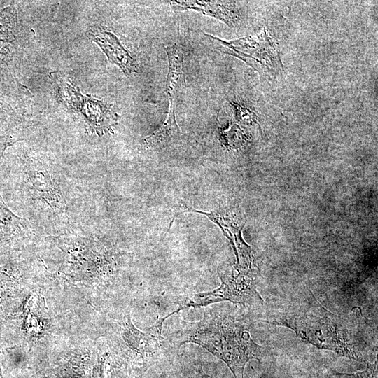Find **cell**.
<instances>
[{"instance_id":"obj_1","label":"cell","mask_w":378,"mask_h":378,"mask_svg":"<svg viewBox=\"0 0 378 378\" xmlns=\"http://www.w3.org/2000/svg\"><path fill=\"white\" fill-rule=\"evenodd\" d=\"M176 347L186 343L199 345L223 360L234 378H244L246 363L260 360L264 348L251 338L249 323L223 310L208 309L195 322L182 321L175 341Z\"/></svg>"},{"instance_id":"obj_2","label":"cell","mask_w":378,"mask_h":378,"mask_svg":"<svg viewBox=\"0 0 378 378\" xmlns=\"http://www.w3.org/2000/svg\"><path fill=\"white\" fill-rule=\"evenodd\" d=\"M296 307L267 316L263 322L291 329L301 340L321 349L360 362L365 360L343 320L324 308L309 289Z\"/></svg>"},{"instance_id":"obj_3","label":"cell","mask_w":378,"mask_h":378,"mask_svg":"<svg viewBox=\"0 0 378 378\" xmlns=\"http://www.w3.org/2000/svg\"><path fill=\"white\" fill-rule=\"evenodd\" d=\"M218 274L221 284L217 288L209 292L178 295L176 300L178 307L170 315L190 307H206L224 301L243 306L264 304L257 290L256 277L252 268L223 265L218 267Z\"/></svg>"},{"instance_id":"obj_4","label":"cell","mask_w":378,"mask_h":378,"mask_svg":"<svg viewBox=\"0 0 378 378\" xmlns=\"http://www.w3.org/2000/svg\"><path fill=\"white\" fill-rule=\"evenodd\" d=\"M204 34L214 48L241 59L265 78H276L284 71L279 47L265 29L254 36L232 41Z\"/></svg>"},{"instance_id":"obj_5","label":"cell","mask_w":378,"mask_h":378,"mask_svg":"<svg viewBox=\"0 0 378 378\" xmlns=\"http://www.w3.org/2000/svg\"><path fill=\"white\" fill-rule=\"evenodd\" d=\"M165 320L164 317L159 318L146 332L133 325L130 314L122 321V338L134 355L140 377L156 362L174 352L176 347L162 336Z\"/></svg>"},{"instance_id":"obj_6","label":"cell","mask_w":378,"mask_h":378,"mask_svg":"<svg viewBox=\"0 0 378 378\" xmlns=\"http://www.w3.org/2000/svg\"><path fill=\"white\" fill-rule=\"evenodd\" d=\"M24 174L25 188L31 200L48 214L66 217L68 204L53 172L34 161L26 166Z\"/></svg>"},{"instance_id":"obj_7","label":"cell","mask_w":378,"mask_h":378,"mask_svg":"<svg viewBox=\"0 0 378 378\" xmlns=\"http://www.w3.org/2000/svg\"><path fill=\"white\" fill-rule=\"evenodd\" d=\"M182 212H195L206 216L221 228L223 234L230 240L237 258V266L242 268H252L251 247L244 241L241 230L244 225H238L225 215L219 212H204L184 205Z\"/></svg>"},{"instance_id":"obj_8","label":"cell","mask_w":378,"mask_h":378,"mask_svg":"<svg viewBox=\"0 0 378 378\" xmlns=\"http://www.w3.org/2000/svg\"><path fill=\"white\" fill-rule=\"evenodd\" d=\"M90 36L106 55L109 61L118 65L126 75L138 71V64L118 38L104 27H92Z\"/></svg>"},{"instance_id":"obj_9","label":"cell","mask_w":378,"mask_h":378,"mask_svg":"<svg viewBox=\"0 0 378 378\" xmlns=\"http://www.w3.org/2000/svg\"><path fill=\"white\" fill-rule=\"evenodd\" d=\"M176 10H194L234 27L240 20V13L234 1H169Z\"/></svg>"},{"instance_id":"obj_10","label":"cell","mask_w":378,"mask_h":378,"mask_svg":"<svg viewBox=\"0 0 378 378\" xmlns=\"http://www.w3.org/2000/svg\"><path fill=\"white\" fill-rule=\"evenodd\" d=\"M169 61L166 92L169 97H174L178 89L184 83L183 50L178 44L164 47Z\"/></svg>"},{"instance_id":"obj_11","label":"cell","mask_w":378,"mask_h":378,"mask_svg":"<svg viewBox=\"0 0 378 378\" xmlns=\"http://www.w3.org/2000/svg\"><path fill=\"white\" fill-rule=\"evenodd\" d=\"M169 106L167 117L161 126L144 139L148 147H156L166 144L181 134V130L176 122L174 97H169Z\"/></svg>"},{"instance_id":"obj_12","label":"cell","mask_w":378,"mask_h":378,"mask_svg":"<svg viewBox=\"0 0 378 378\" xmlns=\"http://www.w3.org/2000/svg\"><path fill=\"white\" fill-rule=\"evenodd\" d=\"M27 229L22 219L5 203L0 190V239L21 236L26 233Z\"/></svg>"},{"instance_id":"obj_13","label":"cell","mask_w":378,"mask_h":378,"mask_svg":"<svg viewBox=\"0 0 378 378\" xmlns=\"http://www.w3.org/2000/svg\"><path fill=\"white\" fill-rule=\"evenodd\" d=\"M367 363V368L365 370L361 372H357L356 373L347 374V373H337L340 375H349L352 376L354 378H377V360L371 364L368 361H365Z\"/></svg>"}]
</instances>
